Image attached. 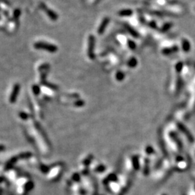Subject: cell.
<instances>
[{"mask_svg": "<svg viewBox=\"0 0 195 195\" xmlns=\"http://www.w3.org/2000/svg\"><path fill=\"white\" fill-rule=\"evenodd\" d=\"M63 165L62 164H56L53 165L52 168L49 169L47 173V178L49 181H56L61 177V173L63 172Z\"/></svg>", "mask_w": 195, "mask_h": 195, "instance_id": "obj_1", "label": "cell"}, {"mask_svg": "<svg viewBox=\"0 0 195 195\" xmlns=\"http://www.w3.org/2000/svg\"><path fill=\"white\" fill-rule=\"evenodd\" d=\"M34 47L36 49H39V50H44L46 52H51V53H54V52H57L58 48L55 45L53 44H48V43L42 42H37L34 44Z\"/></svg>", "mask_w": 195, "mask_h": 195, "instance_id": "obj_2", "label": "cell"}, {"mask_svg": "<svg viewBox=\"0 0 195 195\" xmlns=\"http://www.w3.org/2000/svg\"><path fill=\"white\" fill-rule=\"evenodd\" d=\"M95 42V37L93 35H91L88 38V49H87V54L91 59H94V58H95V54H94Z\"/></svg>", "mask_w": 195, "mask_h": 195, "instance_id": "obj_3", "label": "cell"}, {"mask_svg": "<svg viewBox=\"0 0 195 195\" xmlns=\"http://www.w3.org/2000/svg\"><path fill=\"white\" fill-rule=\"evenodd\" d=\"M20 86L19 84H15L13 87V89L12 91L10 96L9 98V103H14L17 100V96H18L19 92H20Z\"/></svg>", "mask_w": 195, "mask_h": 195, "instance_id": "obj_4", "label": "cell"}, {"mask_svg": "<svg viewBox=\"0 0 195 195\" xmlns=\"http://www.w3.org/2000/svg\"><path fill=\"white\" fill-rule=\"evenodd\" d=\"M41 9H44V11H46L47 15L50 17L52 20H57V18H58L57 15H56V13H54V12L52 11V9H48V8H47V7H46V5H44V4H41Z\"/></svg>", "mask_w": 195, "mask_h": 195, "instance_id": "obj_5", "label": "cell"}, {"mask_svg": "<svg viewBox=\"0 0 195 195\" xmlns=\"http://www.w3.org/2000/svg\"><path fill=\"white\" fill-rule=\"evenodd\" d=\"M109 21H110V19L108 18V17H106V18L103 19V20L102 21L100 26H99V28H98V34L100 35V34H103V33H104L105 30H106V28L107 27V25H108Z\"/></svg>", "mask_w": 195, "mask_h": 195, "instance_id": "obj_6", "label": "cell"}, {"mask_svg": "<svg viewBox=\"0 0 195 195\" xmlns=\"http://www.w3.org/2000/svg\"><path fill=\"white\" fill-rule=\"evenodd\" d=\"M92 159H93L92 155H90L87 156V157H86V158H85L83 161H82V164H83V166H85V167H87V165H89L90 163L92 161Z\"/></svg>", "mask_w": 195, "mask_h": 195, "instance_id": "obj_7", "label": "cell"}, {"mask_svg": "<svg viewBox=\"0 0 195 195\" xmlns=\"http://www.w3.org/2000/svg\"><path fill=\"white\" fill-rule=\"evenodd\" d=\"M132 14V12L130 9H124L119 13V15L122 16H130Z\"/></svg>", "mask_w": 195, "mask_h": 195, "instance_id": "obj_8", "label": "cell"}, {"mask_svg": "<svg viewBox=\"0 0 195 195\" xmlns=\"http://www.w3.org/2000/svg\"><path fill=\"white\" fill-rule=\"evenodd\" d=\"M116 80H119V81H121L124 78V75L122 72H118L116 75Z\"/></svg>", "mask_w": 195, "mask_h": 195, "instance_id": "obj_9", "label": "cell"}, {"mask_svg": "<svg viewBox=\"0 0 195 195\" xmlns=\"http://www.w3.org/2000/svg\"><path fill=\"white\" fill-rule=\"evenodd\" d=\"M128 64L130 67H135L136 64H137V61H136V59H134V58L130 59V60L129 61Z\"/></svg>", "mask_w": 195, "mask_h": 195, "instance_id": "obj_10", "label": "cell"}, {"mask_svg": "<svg viewBox=\"0 0 195 195\" xmlns=\"http://www.w3.org/2000/svg\"><path fill=\"white\" fill-rule=\"evenodd\" d=\"M19 116H20V119H23V120H27V119H28V114H26V113H24V112H20V114H19Z\"/></svg>", "mask_w": 195, "mask_h": 195, "instance_id": "obj_11", "label": "cell"}, {"mask_svg": "<svg viewBox=\"0 0 195 195\" xmlns=\"http://www.w3.org/2000/svg\"><path fill=\"white\" fill-rule=\"evenodd\" d=\"M33 92L36 95H38L40 93V87L38 85H33Z\"/></svg>", "mask_w": 195, "mask_h": 195, "instance_id": "obj_12", "label": "cell"}, {"mask_svg": "<svg viewBox=\"0 0 195 195\" xmlns=\"http://www.w3.org/2000/svg\"><path fill=\"white\" fill-rule=\"evenodd\" d=\"M104 169H105L104 165H98V166H96V167H95V171L96 172H102L103 171H104Z\"/></svg>", "mask_w": 195, "mask_h": 195, "instance_id": "obj_13", "label": "cell"}, {"mask_svg": "<svg viewBox=\"0 0 195 195\" xmlns=\"http://www.w3.org/2000/svg\"><path fill=\"white\" fill-rule=\"evenodd\" d=\"M129 46H130L131 49H134V47H135V45H134V44L133 43V41H129Z\"/></svg>", "mask_w": 195, "mask_h": 195, "instance_id": "obj_14", "label": "cell"}]
</instances>
